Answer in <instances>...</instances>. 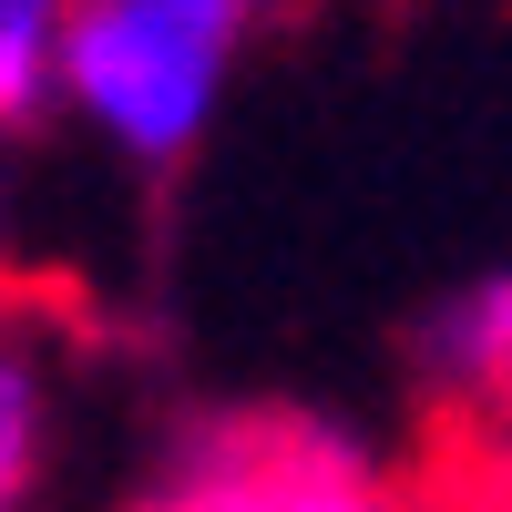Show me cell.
<instances>
[{"instance_id":"cell-3","label":"cell","mask_w":512,"mask_h":512,"mask_svg":"<svg viewBox=\"0 0 512 512\" xmlns=\"http://www.w3.org/2000/svg\"><path fill=\"white\" fill-rule=\"evenodd\" d=\"M410 379L431 420L472 451V472H512V277H461L410 328Z\"/></svg>"},{"instance_id":"cell-4","label":"cell","mask_w":512,"mask_h":512,"mask_svg":"<svg viewBox=\"0 0 512 512\" xmlns=\"http://www.w3.org/2000/svg\"><path fill=\"white\" fill-rule=\"evenodd\" d=\"M52 461V349L0 308V512H31Z\"/></svg>"},{"instance_id":"cell-6","label":"cell","mask_w":512,"mask_h":512,"mask_svg":"<svg viewBox=\"0 0 512 512\" xmlns=\"http://www.w3.org/2000/svg\"><path fill=\"white\" fill-rule=\"evenodd\" d=\"M349 512H441V492H431V482H390V472H379Z\"/></svg>"},{"instance_id":"cell-1","label":"cell","mask_w":512,"mask_h":512,"mask_svg":"<svg viewBox=\"0 0 512 512\" xmlns=\"http://www.w3.org/2000/svg\"><path fill=\"white\" fill-rule=\"evenodd\" d=\"M256 11H267V0H72L62 93L93 113L123 154L175 164L205 134V113H216Z\"/></svg>"},{"instance_id":"cell-2","label":"cell","mask_w":512,"mask_h":512,"mask_svg":"<svg viewBox=\"0 0 512 512\" xmlns=\"http://www.w3.org/2000/svg\"><path fill=\"white\" fill-rule=\"evenodd\" d=\"M369 482H379V461L338 420L297 400H246V410L185 420L175 451L154 461V482L123 512H349Z\"/></svg>"},{"instance_id":"cell-5","label":"cell","mask_w":512,"mask_h":512,"mask_svg":"<svg viewBox=\"0 0 512 512\" xmlns=\"http://www.w3.org/2000/svg\"><path fill=\"white\" fill-rule=\"evenodd\" d=\"M62 31L72 0H0V134H41L62 93Z\"/></svg>"}]
</instances>
